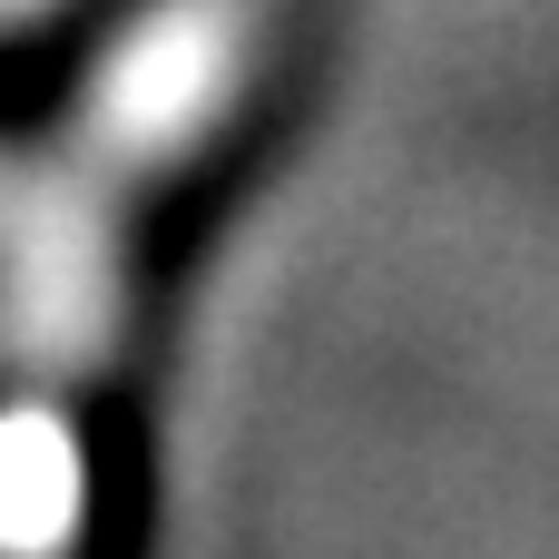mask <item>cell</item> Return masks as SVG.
<instances>
[{"label":"cell","mask_w":559,"mask_h":559,"mask_svg":"<svg viewBox=\"0 0 559 559\" xmlns=\"http://www.w3.org/2000/svg\"><path fill=\"white\" fill-rule=\"evenodd\" d=\"M29 10H39V0H29Z\"/></svg>","instance_id":"cell-1"}]
</instances>
